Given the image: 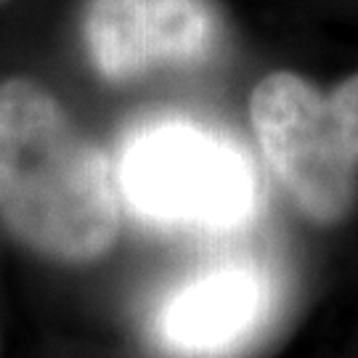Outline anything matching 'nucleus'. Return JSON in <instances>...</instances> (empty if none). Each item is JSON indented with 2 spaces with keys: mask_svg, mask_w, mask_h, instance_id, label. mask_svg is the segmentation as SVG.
<instances>
[{
  "mask_svg": "<svg viewBox=\"0 0 358 358\" xmlns=\"http://www.w3.org/2000/svg\"><path fill=\"white\" fill-rule=\"evenodd\" d=\"M327 99H329L332 115L345 136L350 152L356 154L358 159V72L343 80Z\"/></svg>",
  "mask_w": 358,
  "mask_h": 358,
  "instance_id": "6",
  "label": "nucleus"
},
{
  "mask_svg": "<svg viewBox=\"0 0 358 358\" xmlns=\"http://www.w3.org/2000/svg\"><path fill=\"white\" fill-rule=\"evenodd\" d=\"M273 306L252 266H220L178 287L157 310V343L180 358H226L247 345Z\"/></svg>",
  "mask_w": 358,
  "mask_h": 358,
  "instance_id": "5",
  "label": "nucleus"
},
{
  "mask_svg": "<svg viewBox=\"0 0 358 358\" xmlns=\"http://www.w3.org/2000/svg\"><path fill=\"white\" fill-rule=\"evenodd\" d=\"M0 217L59 260L103 255L120 229L103 154L48 90L22 77L0 83Z\"/></svg>",
  "mask_w": 358,
  "mask_h": 358,
  "instance_id": "1",
  "label": "nucleus"
},
{
  "mask_svg": "<svg viewBox=\"0 0 358 358\" xmlns=\"http://www.w3.org/2000/svg\"><path fill=\"white\" fill-rule=\"evenodd\" d=\"M0 3H3V0H0Z\"/></svg>",
  "mask_w": 358,
  "mask_h": 358,
  "instance_id": "7",
  "label": "nucleus"
},
{
  "mask_svg": "<svg viewBox=\"0 0 358 358\" xmlns=\"http://www.w3.org/2000/svg\"><path fill=\"white\" fill-rule=\"evenodd\" d=\"M85 48L109 80L194 64L213 51L217 22L205 0H88Z\"/></svg>",
  "mask_w": 358,
  "mask_h": 358,
  "instance_id": "4",
  "label": "nucleus"
},
{
  "mask_svg": "<svg viewBox=\"0 0 358 358\" xmlns=\"http://www.w3.org/2000/svg\"><path fill=\"white\" fill-rule=\"evenodd\" d=\"M250 117L263 157L316 223H337L356 199L358 159L329 99L294 72H271L252 90Z\"/></svg>",
  "mask_w": 358,
  "mask_h": 358,
  "instance_id": "3",
  "label": "nucleus"
},
{
  "mask_svg": "<svg viewBox=\"0 0 358 358\" xmlns=\"http://www.w3.org/2000/svg\"><path fill=\"white\" fill-rule=\"evenodd\" d=\"M120 189L138 217L178 229H239L260 205L255 167L242 146L178 117L130 133L120 152Z\"/></svg>",
  "mask_w": 358,
  "mask_h": 358,
  "instance_id": "2",
  "label": "nucleus"
}]
</instances>
